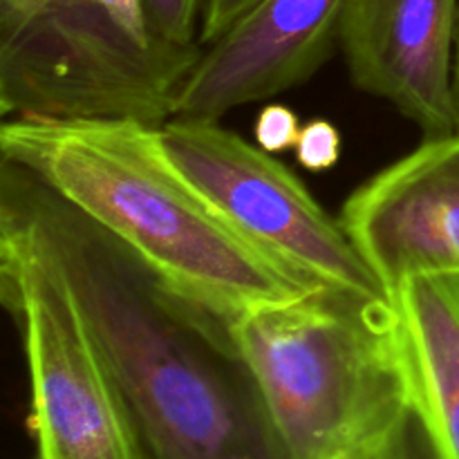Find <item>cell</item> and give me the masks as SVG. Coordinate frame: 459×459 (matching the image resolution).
Wrapping results in <instances>:
<instances>
[{"label": "cell", "instance_id": "7c38bea8", "mask_svg": "<svg viewBox=\"0 0 459 459\" xmlns=\"http://www.w3.org/2000/svg\"><path fill=\"white\" fill-rule=\"evenodd\" d=\"M343 152L341 130L327 119H312L300 128L294 146L296 161L309 173H323L339 164Z\"/></svg>", "mask_w": 459, "mask_h": 459}, {"label": "cell", "instance_id": "3957f363", "mask_svg": "<svg viewBox=\"0 0 459 459\" xmlns=\"http://www.w3.org/2000/svg\"><path fill=\"white\" fill-rule=\"evenodd\" d=\"M231 334L287 459H357L415 424L393 296L312 290Z\"/></svg>", "mask_w": 459, "mask_h": 459}, {"label": "cell", "instance_id": "5b68a950", "mask_svg": "<svg viewBox=\"0 0 459 459\" xmlns=\"http://www.w3.org/2000/svg\"><path fill=\"white\" fill-rule=\"evenodd\" d=\"M157 143L170 166L251 249L305 287L390 299L341 220L258 143L220 121L191 117L161 124Z\"/></svg>", "mask_w": 459, "mask_h": 459}, {"label": "cell", "instance_id": "9c48e42d", "mask_svg": "<svg viewBox=\"0 0 459 459\" xmlns=\"http://www.w3.org/2000/svg\"><path fill=\"white\" fill-rule=\"evenodd\" d=\"M348 0H258L202 49L178 115L220 121L307 81L339 48Z\"/></svg>", "mask_w": 459, "mask_h": 459}, {"label": "cell", "instance_id": "8fae6325", "mask_svg": "<svg viewBox=\"0 0 459 459\" xmlns=\"http://www.w3.org/2000/svg\"><path fill=\"white\" fill-rule=\"evenodd\" d=\"M152 31L182 48L200 45L202 13L206 0H142Z\"/></svg>", "mask_w": 459, "mask_h": 459}, {"label": "cell", "instance_id": "4fadbf2b", "mask_svg": "<svg viewBox=\"0 0 459 459\" xmlns=\"http://www.w3.org/2000/svg\"><path fill=\"white\" fill-rule=\"evenodd\" d=\"M300 119L291 108L282 103H269L260 110L254 126V139L263 151L272 155L294 151L300 134Z\"/></svg>", "mask_w": 459, "mask_h": 459}, {"label": "cell", "instance_id": "e0dca14e", "mask_svg": "<svg viewBox=\"0 0 459 459\" xmlns=\"http://www.w3.org/2000/svg\"><path fill=\"white\" fill-rule=\"evenodd\" d=\"M455 101H457V124H459V39H457V61H455Z\"/></svg>", "mask_w": 459, "mask_h": 459}, {"label": "cell", "instance_id": "7a4b0ae2", "mask_svg": "<svg viewBox=\"0 0 459 459\" xmlns=\"http://www.w3.org/2000/svg\"><path fill=\"white\" fill-rule=\"evenodd\" d=\"M0 152L222 321L312 291L202 200L164 157L152 126L9 119L0 126Z\"/></svg>", "mask_w": 459, "mask_h": 459}, {"label": "cell", "instance_id": "30bf717a", "mask_svg": "<svg viewBox=\"0 0 459 459\" xmlns=\"http://www.w3.org/2000/svg\"><path fill=\"white\" fill-rule=\"evenodd\" d=\"M390 296L415 424L435 459H459V276H417Z\"/></svg>", "mask_w": 459, "mask_h": 459}, {"label": "cell", "instance_id": "ba28073f", "mask_svg": "<svg viewBox=\"0 0 459 459\" xmlns=\"http://www.w3.org/2000/svg\"><path fill=\"white\" fill-rule=\"evenodd\" d=\"M459 0H348L339 49L352 83L424 137L455 133Z\"/></svg>", "mask_w": 459, "mask_h": 459}, {"label": "cell", "instance_id": "8992f818", "mask_svg": "<svg viewBox=\"0 0 459 459\" xmlns=\"http://www.w3.org/2000/svg\"><path fill=\"white\" fill-rule=\"evenodd\" d=\"M0 299L25 350L39 459H152L124 393L56 278L0 247Z\"/></svg>", "mask_w": 459, "mask_h": 459}, {"label": "cell", "instance_id": "277c9868", "mask_svg": "<svg viewBox=\"0 0 459 459\" xmlns=\"http://www.w3.org/2000/svg\"><path fill=\"white\" fill-rule=\"evenodd\" d=\"M202 49L160 39L142 0H52L0 34L3 121L160 128Z\"/></svg>", "mask_w": 459, "mask_h": 459}, {"label": "cell", "instance_id": "2e32d148", "mask_svg": "<svg viewBox=\"0 0 459 459\" xmlns=\"http://www.w3.org/2000/svg\"><path fill=\"white\" fill-rule=\"evenodd\" d=\"M417 424L399 430L397 435H393V437H388L379 446L370 448L357 459H412V429Z\"/></svg>", "mask_w": 459, "mask_h": 459}, {"label": "cell", "instance_id": "9a60e30c", "mask_svg": "<svg viewBox=\"0 0 459 459\" xmlns=\"http://www.w3.org/2000/svg\"><path fill=\"white\" fill-rule=\"evenodd\" d=\"M52 0H0V34L22 25Z\"/></svg>", "mask_w": 459, "mask_h": 459}, {"label": "cell", "instance_id": "52a82bcc", "mask_svg": "<svg viewBox=\"0 0 459 459\" xmlns=\"http://www.w3.org/2000/svg\"><path fill=\"white\" fill-rule=\"evenodd\" d=\"M339 220L390 294L417 276H459V128L366 179Z\"/></svg>", "mask_w": 459, "mask_h": 459}, {"label": "cell", "instance_id": "6da1fadb", "mask_svg": "<svg viewBox=\"0 0 459 459\" xmlns=\"http://www.w3.org/2000/svg\"><path fill=\"white\" fill-rule=\"evenodd\" d=\"M0 247L67 291L152 459H287L231 323L178 294L9 160L0 166Z\"/></svg>", "mask_w": 459, "mask_h": 459}, {"label": "cell", "instance_id": "5bb4252c", "mask_svg": "<svg viewBox=\"0 0 459 459\" xmlns=\"http://www.w3.org/2000/svg\"><path fill=\"white\" fill-rule=\"evenodd\" d=\"M258 0H206L204 13H202L200 45L206 48L218 40L229 27L240 21Z\"/></svg>", "mask_w": 459, "mask_h": 459}]
</instances>
